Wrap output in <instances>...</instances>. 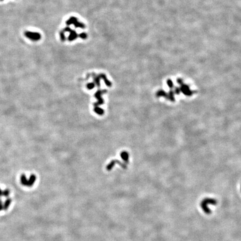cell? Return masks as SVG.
Masks as SVG:
<instances>
[{"instance_id":"5","label":"cell","mask_w":241,"mask_h":241,"mask_svg":"<svg viewBox=\"0 0 241 241\" xmlns=\"http://www.w3.org/2000/svg\"><path fill=\"white\" fill-rule=\"evenodd\" d=\"M20 182L21 184L24 186H27V183H28V179H27V178L24 174H23L21 175L20 177Z\"/></svg>"},{"instance_id":"4","label":"cell","mask_w":241,"mask_h":241,"mask_svg":"<svg viewBox=\"0 0 241 241\" xmlns=\"http://www.w3.org/2000/svg\"><path fill=\"white\" fill-rule=\"evenodd\" d=\"M11 201H12V200L10 198H7L5 201V202L3 203V210H7L8 209V208H9L10 205L11 203Z\"/></svg>"},{"instance_id":"3","label":"cell","mask_w":241,"mask_h":241,"mask_svg":"<svg viewBox=\"0 0 241 241\" xmlns=\"http://www.w3.org/2000/svg\"><path fill=\"white\" fill-rule=\"evenodd\" d=\"M36 180V176L34 174H32L31 175H30L29 179H28V183H27V186L29 187H31L33 186V185L34 184Z\"/></svg>"},{"instance_id":"2","label":"cell","mask_w":241,"mask_h":241,"mask_svg":"<svg viewBox=\"0 0 241 241\" xmlns=\"http://www.w3.org/2000/svg\"><path fill=\"white\" fill-rule=\"evenodd\" d=\"M25 35L27 38L33 41H37L41 39V35L37 33L26 31L25 32Z\"/></svg>"},{"instance_id":"8","label":"cell","mask_w":241,"mask_h":241,"mask_svg":"<svg viewBox=\"0 0 241 241\" xmlns=\"http://www.w3.org/2000/svg\"><path fill=\"white\" fill-rule=\"evenodd\" d=\"M3 195V191H2V190L0 189V196H1Z\"/></svg>"},{"instance_id":"1","label":"cell","mask_w":241,"mask_h":241,"mask_svg":"<svg viewBox=\"0 0 241 241\" xmlns=\"http://www.w3.org/2000/svg\"><path fill=\"white\" fill-rule=\"evenodd\" d=\"M217 204V200L213 198H205L200 203V206L202 210L206 214H209L211 213V210L209 208L208 205H216Z\"/></svg>"},{"instance_id":"9","label":"cell","mask_w":241,"mask_h":241,"mask_svg":"<svg viewBox=\"0 0 241 241\" xmlns=\"http://www.w3.org/2000/svg\"><path fill=\"white\" fill-rule=\"evenodd\" d=\"M1 1H3V0H1Z\"/></svg>"},{"instance_id":"7","label":"cell","mask_w":241,"mask_h":241,"mask_svg":"<svg viewBox=\"0 0 241 241\" xmlns=\"http://www.w3.org/2000/svg\"><path fill=\"white\" fill-rule=\"evenodd\" d=\"M3 209V204L2 203V200L0 199V211H1Z\"/></svg>"},{"instance_id":"6","label":"cell","mask_w":241,"mask_h":241,"mask_svg":"<svg viewBox=\"0 0 241 241\" xmlns=\"http://www.w3.org/2000/svg\"><path fill=\"white\" fill-rule=\"evenodd\" d=\"M10 194V190H9V189H6V190H5L4 191H3V195H2L5 196V197H7V196H9Z\"/></svg>"}]
</instances>
